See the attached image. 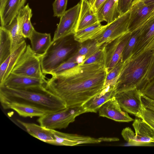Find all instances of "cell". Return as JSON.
<instances>
[{
	"instance_id": "obj_15",
	"label": "cell",
	"mask_w": 154,
	"mask_h": 154,
	"mask_svg": "<svg viewBox=\"0 0 154 154\" xmlns=\"http://www.w3.org/2000/svg\"><path fill=\"white\" fill-rule=\"evenodd\" d=\"M46 80L19 75L11 73L0 86L15 88H25L44 85Z\"/></svg>"
},
{
	"instance_id": "obj_14",
	"label": "cell",
	"mask_w": 154,
	"mask_h": 154,
	"mask_svg": "<svg viewBox=\"0 0 154 154\" xmlns=\"http://www.w3.org/2000/svg\"><path fill=\"white\" fill-rule=\"evenodd\" d=\"M27 0H0V17L1 26L9 24L25 6Z\"/></svg>"
},
{
	"instance_id": "obj_25",
	"label": "cell",
	"mask_w": 154,
	"mask_h": 154,
	"mask_svg": "<svg viewBox=\"0 0 154 154\" xmlns=\"http://www.w3.org/2000/svg\"><path fill=\"white\" fill-rule=\"evenodd\" d=\"M107 24L103 25L101 22L95 23L83 29L76 31L73 35L74 40L82 43L87 41L95 39L103 31Z\"/></svg>"
},
{
	"instance_id": "obj_37",
	"label": "cell",
	"mask_w": 154,
	"mask_h": 154,
	"mask_svg": "<svg viewBox=\"0 0 154 154\" xmlns=\"http://www.w3.org/2000/svg\"><path fill=\"white\" fill-rule=\"evenodd\" d=\"M141 91L143 95L154 100V78L146 83Z\"/></svg>"
},
{
	"instance_id": "obj_6",
	"label": "cell",
	"mask_w": 154,
	"mask_h": 154,
	"mask_svg": "<svg viewBox=\"0 0 154 154\" xmlns=\"http://www.w3.org/2000/svg\"><path fill=\"white\" fill-rule=\"evenodd\" d=\"M11 73L46 80L42 70L39 57L34 53L30 45H27Z\"/></svg>"
},
{
	"instance_id": "obj_22",
	"label": "cell",
	"mask_w": 154,
	"mask_h": 154,
	"mask_svg": "<svg viewBox=\"0 0 154 154\" xmlns=\"http://www.w3.org/2000/svg\"><path fill=\"white\" fill-rule=\"evenodd\" d=\"M32 16V9L28 3L20 10L17 16L20 32L25 38L29 39L35 30L30 20Z\"/></svg>"
},
{
	"instance_id": "obj_2",
	"label": "cell",
	"mask_w": 154,
	"mask_h": 154,
	"mask_svg": "<svg viewBox=\"0 0 154 154\" xmlns=\"http://www.w3.org/2000/svg\"><path fill=\"white\" fill-rule=\"evenodd\" d=\"M0 101L5 109H7L11 104L18 103L37 107L46 113L67 107L63 100L46 89L44 85L25 88H15L1 86Z\"/></svg>"
},
{
	"instance_id": "obj_42",
	"label": "cell",
	"mask_w": 154,
	"mask_h": 154,
	"mask_svg": "<svg viewBox=\"0 0 154 154\" xmlns=\"http://www.w3.org/2000/svg\"><path fill=\"white\" fill-rule=\"evenodd\" d=\"M153 3H154V0H134L131 7L134 5L138 4H146Z\"/></svg>"
},
{
	"instance_id": "obj_28",
	"label": "cell",
	"mask_w": 154,
	"mask_h": 154,
	"mask_svg": "<svg viewBox=\"0 0 154 154\" xmlns=\"http://www.w3.org/2000/svg\"><path fill=\"white\" fill-rule=\"evenodd\" d=\"M82 43L83 44L77 51L72 56L82 57L85 60L99 50L103 45L98 43L95 39Z\"/></svg>"
},
{
	"instance_id": "obj_8",
	"label": "cell",
	"mask_w": 154,
	"mask_h": 154,
	"mask_svg": "<svg viewBox=\"0 0 154 154\" xmlns=\"http://www.w3.org/2000/svg\"><path fill=\"white\" fill-rule=\"evenodd\" d=\"M81 2L66 11L60 17L53 40L74 35L76 32L81 8Z\"/></svg>"
},
{
	"instance_id": "obj_19",
	"label": "cell",
	"mask_w": 154,
	"mask_h": 154,
	"mask_svg": "<svg viewBox=\"0 0 154 154\" xmlns=\"http://www.w3.org/2000/svg\"><path fill=\"white\" fill-rule=\"evenodd\" d=\"M118 5V0H106L96 13L98 21L108 24L120 17Z\"/></svg>"
},
{
	"instance_id": "obj_34",
	"label": "cell",
	"mask_w": 154,
	"mask_h": 154,
	"mask_svg": "<svg viewBox=\"0 0 154 154\" xmlns=\"http://www.w3.org/2000/svg\"><path fill=\"white\" fill-rule=\"evenodd\" d=\"M121 135L129 145L139 146L136 140L135 133L131 128L127 127L124 128L122 131Z\"/></svg>"
},
{
	"instance_id": "obj_39",
	"label": "cell",
	"mask_w": 154,
	"mask_h": 154,
	"mask_svg": "<svg viewBox=\"0 0 154 154\" xmlns=\"http://www.w3.org/2000/svg\"><path fill=\"white\" fill-rule=\"evenodd\" d=\"M154 78V55L151 64L144 79L143 86L148 82L150 81Z\"/></svg>"
},
{
	"instance_id": "obj_18",
	"label": "cell",
	"mask_w": 154,
	"mask_h": 154,
	"mask_svg": "<svg viewBox=\"0 0 154 154\" xmlns=\"http://www.w3.org/2000/svg\"><path fill=\"white\" fill-rule=\"evenodd\" d=\"M140 34L131 57H134L143 51L154 38V16L140 29Z\"/></svg>"
},
{
	"instance_id": "obj_9",
	"label": "cell",
	"mask_w": 154,
	"mask_h": 154,
	"mask_svg": "<svg viewBox=\"0 0 154 154\" xmlns=\"http://www.w3.org/2000/svg\"><path fill=\"white\" fill-rule=\"evenodd\" d=\"M131 33L129 32L120 36L105 46V67L107 73L118 63L122 58L124 48L129 40Z\"/></svg>"
},
{
	"instance_id": "obj_40",
	"label": "cell",
	"mask_w": 154,
	"mask_h": 154,
	"mask_svg": "<svg viewBox=\"0 0 154 154\" xmlns=\"http://www.w3.org/2000/svg\"><path fill=\"white\" fill-rule=\"evenodd\" d=\"M141 100L144 106L153 111H154V100L147 97L143 94Z\"/></svg>"
},
{
	"instance_id": "obj_20",
	"label": "cell",
	"mask_w": 154,
	"mask_h": 154,
	"mask_svg": "<svg viewBox=\"0 0 154 154\" xmlns=\"http://www.w3.org/2000/svg\"><path fill=\"white\" fill-rule=\"evenodd\" d=\"M27 45L25 42L12 52L0 66V85L7 79L11 72Z\"/></svg>"
},
{
	"instance_id": "obj_16",
	"label": "cell",
	"mask_w": 154,
	"mask_h": 154,
	"mask_svg": "<svg viewBox=\"0 0 154 154\" xmlns=\"http://www.w3.org/2000/svg\"><path fill=\"white\" fill-rule=\"evenodd\" d=\"M132 126L139 146H147L154 143V130L142 119H135Z\"/></svg>"
},
{
	"instance_id": "obj_21",
	"label": "cell",
	"mask_w": 154,
	"mask_h": 154,
	"mask_svg": "<svg viewBox=\"0 0 154 154\" xmlns=\"http://www.w3.org/2000/svg\"><path fill=\"white\" fill-rule=\"evenodd\" d=\"M17 121L24 128L28 133L33 137L49 144L54 140L52 130L34 123L26 122L18 119L17 120Z\"/></svg>"
},
{
	"instance_id": "obj_23",
	"label": "cell",
	"mask_w": 154,
	"mask_h": 154,
	"mask_svg": "<svg viewBox=\"0 0 154 154\" xmlns=\"http://www.w3.org/2000/svg\"><path fill=\"white\" fill-rule=\"evenodd\" d=\"M29 39L32 50L39 57L46 52L52 41L50 33L39 32L35 29Z\"/></svg>"
},
{
	"instance_id": "obj_24",
	"label": "cell",
	"mask_w": 154,
	"mask_h": 154,
	"mask_svg": "<svg viewBox=\"0 0 154 154\" xmlns=\"http://www.w3.org/2000/svg\"><path fill=\"white\" fill-rule=\"evenodd\" d=\"M80 2L81 8L76 32L98 22L96 14L94 12L88 2L85 0H81Z\"/></svg>"
},
{
	"instance_id": "obj_12",
	"label": "cell",
	"mask_w": 154,
	"mask_h": 154,
	"mask_svg": "<svg viewBox=\"0 0 154 154\" xmlns=\"http://www.w3.org/2000/svg\"><path fill=\"white\" fill-rule=\"evenodd\" d=\"M54 140L50 144L57 146H73L82 144H96L101 142L100 138L63 133L52 130Z\"/></svg>"
},
{
	"instance_id": "obj_17",
	"label": "cell",
	"mask_w": 154,
	"mask_h": 154,
	"mask_svg": "<svg viewBox=\"0 0 154 154\" xmlns=\"http://www.w3.org/2000/svg\"><path fill=\"white\" fill-rule=\"evenodd\" d=\"M115 94V86H108L105 87L100 93L87 101L82 106L86 113H96L103 104L114 96Z\"/></svg>"
},
{
	"instance_id": "obj_32",
	"label": "cell",
	"mask_w": 154,
	"mask_h": 154,
	"mask_svg": "<svg viewBox=\"0 0 154 154\" xmlns=\"http://www.w3.org/2000/svg\"><path fill=\"white\" fill-rule=\"evenodd\" d=\"M105 61V46L104 44L99 50L84 60L80 65L98 63L104 65Z\"/></svg>"
},
{
	"instance_id": "obj_1",
	"label": "cell",
	"mask_w": 154,
	"mask_h": 154,
	"mask_svg": "<svg viewBox=\"0 0 154 154\" xmlns=\"http://www.w3.org/2000/svg\"><path fill=\"white\" fill-rule=\"evenodd\" d=\"M107 74L103 64H79L47 79L44 87L67 107L80 106L105 88Z\"/></svg>"
},
{
	"instance_id": "obj_44",
	"label": "cell",
	"mask_w": 154,
	"mask_h": 154,
	"mask_svg": "<svg viewBox=\"0 0 154 154\" xmlns=\"http://www.w3.org/2000/svg\"><path fill=\"white\" fill-rule=\"evenodd\" d=\"M91 6V8L93 6L96 0H85Z\"/></svg>"
},
{
	"instance_id": "obj_13",
	"label": "cell",
	"mask_w": 154,
	"mask_h": 154,
	"mask_svg": "<svg viewBox=\"0 0 154 154\" xmlns=\"http://www.w3.org/2000/svg\"><path fill=\"white\" fill-rule=\"evenodd\" d=\"M98 112L100 116L116 122H128L134 120L128 113L122 109L115 96L103 104Z\"/></svg>"
},
{
	"instance_id": "obj_5",
	"label": "cell",
	"mask_w": 154,
	"mask_h": 154,
	"mask_svg": "<svg viewBox=\"0 0 154 154\" xmlns=\"http://www.w3.org/2000/svg\"><path fill=\"white\" fill-rule=\"evenodd\" d=\"M85 113L86 111L82 106L67 107L61 110L46 113L39 117L37 122L40 125L48 129H64L73 122L77 116Z\"/></svg>"
},
{
	"instance_id": "obj_36",
	"label": "cell",
	"mask_w": 154,
	"mask_h": 154,
	"mask_svg": "<svg viewBox=\"0 0 154 154\" xmlns=\"http://www.w3.org/2000/svg\"><path fill=\"white\" fill-rule=\"evenodd\" d=\"M141 119L154 130V111L145 107L143 105Z\"/></svg>"
},
{
	"instance_id": "obj_26",
	"label": "cell",
	"mask_w": 154,
	"mask_h": 154,
	"mask_svg": "<svg viewBox=\"0 0 154 154\" xmlns=\"http://www.w3.org/2000/svg\"><path fill=\"white\" fill-rule=\"evenodd\" d=\"M12 109L20 116L24 117H40L45 112L39 108L30 105L18 103H13L9 105L7 109Z\"/></svg>"
},
{
	"instance_id": "obj_33",
	"label": "cell",
	"mask_w": 154,
	"mask_h": 154,
	"mask_svg": "<svg viewBox=\"0 0 154 154\" xmlns=\"http://www.w3.org/2000/svg\"><path fill=\"white\" fill-rule=\"evenodd\" d=\"M68 0H55L53 3L54 17H60L66 11Z\"/></svg>"
},
{
	"instance_id": "obj_10",
	"label": "cell",
	"mask_w": 154,
	"mask_h": 154,
	"mask_svg": "<svg viewBox=\"0 0 154 154\" xmlns=\"http://www.w3.org/2000/svg\"><path fill=\"white\" fill-rule=\"evenodd\" d=\"M130 10L107 26L102 33L95 38L102 45L108 43L129 32Z\"/></svg>"
},
{
	"instance_id": "obj_30",
	"label": "cell",
	"mask_w": 154,
	"mask_h": 154,
	"mask_svg": "<svg viewBox=\"0 0 154 154\" xmlns=\"http://www.w3.org/2000/svg\"><path fill=\"white\" fill-rule=\"evenodd\" d=\"M131 33L130 38L122 54V59L124 62L132 56L135 46L140 35V30L139 29Z\"/></svg>"
},
{
	"instance_id": "obj_7",
	"label": "cell",
	"mask_w": 154,
	"mask_h": 154,
	"mask_svg": "<svg viewBox=\"0 0 154 154\" xmlns=\"http://www.w3.org/2000/svg\"><path fill=\"white\" fill-rule=\"evenodd\" d=\"M142 93L137 88L116 93L115 97L124 111L141 119L143 104Z\"/></svg>"
},
{
	"instance_id": "obj_3",
	"label": "cell",
	"mask_w": 154,
	"mask_h": 154,
	"mask_svg": "<svg viewBox=\"0 0 154 154\" xmlns=\"http://www.w3.org/2000/svg\"><path fill=\"white\" fill-rule=\"evenodd\" d=\"M154 55V50H147L124 62L115 86L116 94L134 88L141 91Z\"/></svg>"
},
{
	"instance_id": "obj_31",
	"label": "cell",
	"mask_w": 154,
	"mask_h": 154,
	"mask_svg": "<svg viewBox=\"0 0 154 154\" xmlns=\"http://www.w3.org/2000/svg\"><path fill=\"white\" fill-rule=\"evenodd\" d=\"M124 62L122 58L117 65L107 73L104 88L110 85L115 86Z\"/></svg>"
},
{
	"instance_id": "obj_11",
	"label": "cell",
	"mask_w": 154,
	"mask_h": 154,
	"mask_svg": "<svg viewBox=\"0 0 154 154\" xmlns=\"http://www.w3.org/2000/svg\"><path fill=\"white\" fill-rule=\"evenodd\" d=\"M128 31L131 32L140 29L154 16V3L138 4L130 10Z\"/></svg>"
},
{
	"instance_id": "obj_27",
	"label": "cell",
	"mask_w": 154,
	"mask_h": 154,
	"mask_svg": "<svg viewBox=\"0 0 154 154\" xmlns=\"http://www.w3.org/2000/svg\"><path fill=\"white\" fill-rule=\"evenodd\" d=\"M0 64L11 54L12 41L9 32L4 27H0Z\"/></svg>"
},
{
	"instance_id": "obj_4",
	"label": "cell",
	"mask_w": 154,
	"mask_h": 154,
	"mask_svg": "<svg viewBox=\"0 0 154 154\" xmlns=\"http://www.w3.org/2000/svg\"><path fill=\"white\" fill-rule=\"evenodd\" d=\"M70 36L52 40L46 52L39 57L42 70L45 75L49 74L71 56L74 47Z\"/></svg>"
},
{
	"instance_id": "obj_41",
	"label": "cell",
	"mask_w": 154,
	"mask_h": 154,
	"mask_svg": "<svg viewBox=\"0 0 154 154\" xmlns=\"http://www.w3.org/2000/svg\"><path fill=\"white\" fill-rule=\"evenodd\" d=\"M106 0H96L91 9L95 13H96L98 10Z\"/></svg>"
},
{
	"instance_id": "obj_43",
	"label": "cell",
	"mask_w": 154,
	"mask_h": 154,
	"mask_svg": "<svg viewBox=\"0 0 154 154\" xmlns=\"http://www.w3.org/2000/svg\"><path fill=\"white\" fill-rule=\"evenodd\" d=\"M100 138L102 142L116 141L119 140L118 138L116 137H102Z\"/></svg>"
},
{
	"instance_id": "obj_29",
	"label": "cell",
	"mask_w": 154,
	"mask_h": 154,
	"mask_svg": "<svg viewBox=\"0 0 154 154\" xmlns=\"http://www.w3.org/2000/svg\"><path fill=\"white\" fill-rule=\"evenodd\" d=\"M4 27L9 32L11 36L12 53L25 42V38L19 30L17 16L9 24Z\"/></svg>"
},
{
	"instance_id": "obj_35",
	"label": "cell",
	"mask_w": 154,
	"mask_h": 154,
	"mask_svg": "<svg viewBox=\"0 0 154 154\" xmlns=\"http://www.w3.org/2000/svg\"><path fill=\"white\" fill-rule=\"evenodd\" d=\"M78 65L79 64L77 62L68 59L56 69L52 71L49 74L51 75V76L56 75L71 69Z\"/></svg>"
},
{
	"instance_id": "obj_38",
	"label": "cell",
	"mask_w": 154,
	"mask_h": 154,
	"mask_svg": "<svg viewBox=\"0 0 154 154\" xmlns=\"http://www.w3.org/2000/svg\"><path fill=\"white\" fill-rule=\"evenodd\" d=\"M134 0H118V9L121 16L129 11Z\"/></svg>"
}]
</instances>
